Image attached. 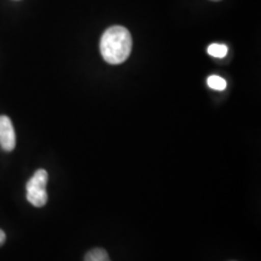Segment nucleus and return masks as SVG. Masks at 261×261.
I'll use <instances>...</instances> for the list:
<instances>
[{
	"label": "nucleus",
	"instance_id": "f257e3e1",
	"mask_svg": "<svg viewBox=\"0 0 261 261\" xmlns=\"http://www.w3.org/2000/svg\"><path fill=\"white\" fill-rule=\"evenodd\" d=\"M100 55L109 64H121L132 51V37L128 29L121 25L108 28L100 38Z\"/></svg>",
	"mask_w": 261,
	"mask_h": 261
},
{
	"label": "nucleus",
	"instance_id": "f03ea898",
	"mask_svg": "<svg viewBox=\"0 0 261 261\" xmlns=\"http://www.w3.org/2000/svg\"><path fill=\"white\" fill-rule=\"evenodd\" d=\"M48 174L45 169H38L27 182V200L34 207H44L47 203L46 185Z\"/></svg>",
	"mask_w": 261,
	"mask_h": 261
},
{
	"label": "nucleus",
	"instance_id": "7ed1b4c3",
	"mask_svg": "<svg viewBox=\"0 0 261 261\" xmlns=\"http://www.w3.org/2000/svg\"><path fill=\"white\" fill-rule=\"evenodd\" d=\"M0 146L4 151H12L16 146L14 125L5 115H0Z\"/></svg>",
	"mask_w": 261,
	"mask_h": 261
},
{
	"label": "nucleus",
	"instance_id": "20e7f679",
	"mask_svg": "<svg viewBox=\"0 0 261 261\" xmlns=\"http://www.w3.org/2000/svg\"><path fill=\"white\" fill-rule=\"evenodd\" d=\"M84 261H112L109 259L108 252L103 248H94V249L87 252L85 255Z\"/></svg>",
	"mask_w": 261,
	"mask_h": 261
},
{
	"label": "nucleus",
	"instance_id": "39448f33",
	"mask_svg": "<svg viewBox=\"0 0 261 261\" xmlns=\"http://www.w3.org/2000/svg\"><path fill=\"white\" fill-rule=\"evenodd\" d=\"M208 55L215 58H224L227 55L228 48L224 44H212L207 48Z\"/></svg>",
	"mask_w": 261,
	"mask_h": 261
},
{
	"label": "nucleus",
	"instance_id": "423d86ee",
	"mask_svg": "<svg viewBox=\"0 0 261 261\" xmlns=\"http://www.w3.org/2000/svg\"><path fill=\"white\" fill-rule=\"evenodd\" d=\"M207 85L211 87V89L217 90V91H224L227 86L226 80L223 79L221 76H218V75H211V76L207 79Z\"/></svg>",
	"mask_w": 261,
	"mask_h": 261
},
{
	"label": "nucleus",
	"instance_id": "0eeeda50",
	"mask_svg": "<svg viewBox=\"0 0 261 261\" xmlns=\"http://www.w3.org/2000/svg\"><path fill=\"white\" fill-rule=\"evenodd\" d=\"M5 241H6V234H5L4 231L0 230V247H2L3 244L5 243Z\"/></svg>",
	"mask_w": 261,
	"mask_h": 261
},
{
	"label": "nucleus",
	"instance_id": "6e6552de",
	"mask_svg": "<svg viewBox=\"0 0 261 261\" xmlns=\"http://www.w3.org/2000/svg\"><path fill=\"white\" fill-rule=\"evenodd\" d=\"M213 2H219V0H213Z\"/></svg>",
	"mask_w": 261,
	"mask_h": 261
}]
</instances>
